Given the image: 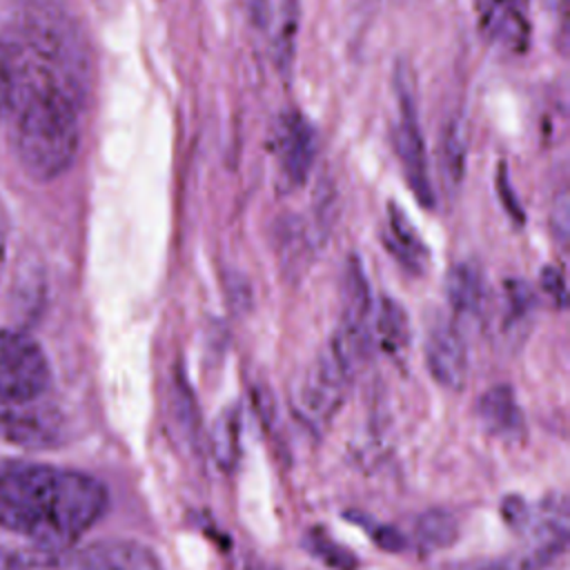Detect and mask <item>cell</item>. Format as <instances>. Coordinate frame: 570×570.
Returning a JSON list of instances; mask_svg holds the SVG:
<instances>
[{
	"label": "cell",
	"instance_id": "2",
	"mask_svg": "<svg viewBox=\"0 0 570 570\" xmlns=\"http://www.w3.org/2000/svg\"><path fill=\"white\" fill-rule=\"evenodd\" d=\"M65 470L27 459L0 461V528L45 554L71 546L62 523Z\"/></svg>",
	"mask_w": 570,
	"mask_h": 570
},
{
	"label": "cell",
	"instance_id": "30",
	"mask_svg": "<svg viewBox=\"0 0 570 570\" xmlns=\"http://www.w3.org/2000/svg\"><path fill=\"white\" fill-rule=\"evenodd\" d=\"M249 13H252V20L258 24V27H265V22L269 20V4L267 0H249Z\"/></svg>",
	"mask_w": 570,
	"mask_h": 570
},
{
	"label": "cell",
	"instance_id": "1",
	"mask_svg": "<svg viewBox=\"0 0 570 570\" xmlns=\"http://www.w3.org/2000/svg\"><path fill=\"white\" fill-rule=\"evenodd\" d=\"M87 98L58 82L20 85L9 111L13 149L22 169L38 183L60 178L73 165Z\"/></svg>",
	"mask_w": 570,
	"mask_h": 570
},
{
	"label": "cell",
	"instance_id": "5",
	"mask_svg": "<svg viewBox=\"0 0 570 570\" xmlns=\"http://www.w3.org/2000/svg\"><path fill=\"white\" fill-rule=\"evenodd\" d=\"M394 89H396V102H399V125L394 131V140H396L394 149H396L405 183L410 185L414 198L423 207H434V189L430 183L428 149H425V140L419 122L412 69L403 65L396 67Z\"/></svg>",
	"mask_w": 570,
	"mask_h": 570
},
{
	"label": "cell",
	"instance_id": "16",
	"mask_svg": "<svg viewBox=\"0 0 570 570\" xmlns=\"http://www.w3.org/2000/svg\"><path fill=\"white\" fill-rule=\"evenodd\" d=\"M459 537V521L452 512L434 508L425 510L414 523V546L421 557H432L450 548Z\"/></svg>",
	"mask_w": 570,
	"mask_h": 570
},
{
	"label": "cell",
	"instance_id": "7",
	"mask_svg": "<svg viewBox=\"0 0 570 570\" xmlns=\"http://www.w3.org/2000/svg\"><path fill=\"white\" fill-rule=\"evenodd\" d=\"M316 151L318 142L312 122L298 111L281 114L272 131V154L276 160L278 180L287 191L307 180Z\"/></svg>",
	"mask_w": 570,
	"mask_h": 570
},
{
	"label": "cell",
	"instance_id": "25",
	"mask_svg": "<svg viewBox=\"0 0 570 570\" xmlns=\"http://www.w3.org/2000/svg\"><path fill=\"white\" fill-rule=\"evenodd\" d=\"M497 194L505 207V212L512 216V220H517L519 225L523 223V207L519 205V198L514 196V189L510 185V178H508V169L505 165H501L497 169Z\"/></svg>",
	"mask_w": 570,
	"mask_h": 570
},
{
	"label": "cell",
	"instance_id": "17",
	"mask_svg": "<svg viewBox=\"0 0 570 570\" xmlns=\"http://www.w3.org/2000/svg\"><path fill=\"white\" fill-rule=\"evenodd\" d=\"M376 316L372 321V338L387 354H396L407 343V316L405 309L394 301L383 296L376 305Z\"/></svg>",
	"mask_w": 570,
	"mask_h": 570
},
{
	"label": "cell",
	"instance_id": "10",
	"mask_svg": "<svg viewBox=\"0 0 570 570\" xmlns=\"http://www.w3.org/2000/svg\"><path fill=\"white\" fill-rule=\"evenodd\" d=\"M40 401L0 403V436L20 448H49L58 443L62 434L60 419Z\"/></svg>",
	"mask_w": 570,
	"mask_h": 570
},
{
	"label": "cell",
	"instance_id": "31",
	"mask_svg": "<svg viewBox=\"0 0 570 570\" xmlns=\"http://www.w3.org/2000/svg\"><path fill=\"white\" fill-rule=\"evenodd\" d=\"M245 570H276L274 566L265 563V561H258V559H252L245 563Z\"/></svg>",
	"mask_w": 570,
	"mask_h": 570
},
{
	"label": "cell",
	"instance_id": "6",
	"mask_svg": "<svg viewBox=\"0 0 570 570\" xmlns=\"http://www.w3.org/2000/svg\"><path fill=\"white\" fill-rule=\"evenodd\" d=\"M352 370L336 356L332 347L318 354L301 374L294 387V410L298 419L314 432H323L338 412Z\"/></svg>",
	"mask_w": 570,
	"mask_h": 570
},
{
	"label": "cell",
	"instance_id": "32",
	"mask_svg": "<svg viewBox=\"0 0 570 570\" xmlns=\"http://www.w3.org/2000/svg\"><path fill=\"white\" fill-rule=\"evenodd\" d=\"M9 561H11V559H9V554L0 548V570H13Z\"/></svg>",
	"mask_w": 570,
	"mask_h": 570
},
{
	"label": "cell",
	"instance_id": "8",
	"mask_svg": "<svg viewBox=\"0 0 570 570\" xmlns=\"http://www.w3.org/2000/svg\"><path fill=\"white\" fill-rule=\"evenodd\" d=\"M425 365L430 376L445 390L459 392L468 379V350L461 332L452 321L436 318L423 341Z\"/></svg>",
	"mask_w": 570,
	"mask_h": 570
},
{
	"label": "cell",
	"instance_id": "11",
	"mask_svg": "<svg viewBox=\"0 0 570 570\" xmlns=\"http://www.w3.org/2000/svg\"><path fill=\"white\" fill-rule=\"evenodd\" d=\"M530 0H481L479 24L483 33L510 53H523L530 45Z\"/></svg>",
	"mask_w": 570,
	"mask_h": 570
},
{
	"label": "cell",
	"instance_id": "28",
	"mask_svg": "<svg viewBox=\"0 0 570 570\" xmlns=\"http://www.w3.org/2000/svg\"><path fill=\"white\" fill-rule=\"evenodd\" d=\"M552 232L557 234L559 243L563 245L568 238V200L566 194L559 196V203L552 207Z\"/></svg>",
	"mask_w": 570,
	"mask_h": 570
},
{
	"label": "cell",
	"instance_id": "26",
	"mask_svg": "<svg viewBox=\"0 0 570 570\" xmlns=\"http://www.w3.org/2000/svg\"><path fill=\"white\" fill-rule=\"evenodd\" d=\"M541 285L546 294L557 303V307H566V278L557 265H548L541 272Z\"/></svg>",
	"mask_w": 570,
	"mask_h": 570
},
{
	"label": "cell",
	"instance_id": "23",
	"mask_svg": "<svg viewBox=\"0 0 570 570\" xmlns=\"http://www.w3.org/2000/svg\"><path fill=\"white\" fill-rule=\"evenodd\" d=\"M434 570H541L537 563H532L523 552L499 557V559H470V561H454L439 566Z\"/></svg>",
	"mask_w": 570,
	"mask_h": 570
},
{
	"label": "cell",
	"instance_id": "19",
	"mask_svg": "<svg viewBox=\"0 0 570 570\" xmlns=\"http://www.w3.org/2000/svg\"><path fill=\"white\" fill-rule=\"evenodd\" d=\"M301 27V11L296 0H283L281 11L274 27L272 38V51H274V65L281 73H289L292 60L296 53V36Z\"/></svg>",
	"mask_w": 570,
	"mask_h": 570
},
{
	"label": "cell",
	"instance_id": "13",
	"mask_svg": "<svg viewBox=\"0 0 570 570\" xmlns=\"http://www.w3.org/2000/svg\"><path fill=\"white\" fill-rule=\"evenodd\" d=\"M387 249L412 272H423L425 261L430 256L423 238L405 216V212L396 205H387V234H385Z\"/></svg>",
	"mask_w": 570,
	"mask_h": 570
},
{
	"label": "cell",
	"instance_id": "20",
	"mask_svg": "<svg viewBox=\"0 0 570 570\" xmlns=\"http://www.w3.org/2000/svg\"><path fill=\"white\" fill-rule=\"evenodd\" d=\"M171 410H174V421H176L180 434L189 441L191 448L198 450V445H200V412H198L194 390L189 387V383L180 370H176V376L171 383Z\"/></svg>",
	"mask_w": 570,
	"mask_h": 570
},
{
	"label": "cell",
	"instance_id": "4",
	"mask_svg": "<svg viewBox=\"0 0 570 570\" xmlns=\"http://www.w3.org/2000/svg\"><path fill=\"white\" fill-rule=\"evenodd\" d=\"M51 385L42 345L22 330H0V403L40 401Z\"/></svg>",
	"mask_w": 570,
	"mask_h": 570
},
{
	"label": "cell",
	"instance_id": "24",
	"mask_svg": "<svg viewBox=\"0 0 570 570\" xmlns=\"http://www.w3.org/2000/svg\"><path fill=\"white\" fill-rule=\"evenodd\" d=\"M16 96V76H13V62L9 56V49L4 40L0 38V120L9 116L11 105Z\"/></svg>",
	"mask_w": 570,
	"mask_h": 570
},
{
	"label": "cell",
	"instance_id": "14",
	"mask_svg": "<svg viewBox=\"0 0 570 570\" xmlns=\"http://www.w3.org/2000/svg\"><path fill=\"white\" fill-rule=\"evenodd\" d=\"M436 163L443 183L450 189H456L465 178L468 163V140L459 118H450L441 125L436 142Z\"/></svg>",
	"mask_w": 570,
	"mask_h": 570
},
{
	"label": "cell",
	"instance_id": "15",
	"mask_svg": "<svg viewBox=\"0 0 570 570\" xmlns=\"http://www.w3.org/2000/svg\"><path fill=\"white\" fill-rule=\"evenodd\" d=\"M448 303L459 316H479L485 301V285L481 272L472 263H459L450 269L445 281Z\"/></svg>",
	"mask_w": 570,
	"mask_h": 570
},
{
	"label": "cell",
	"instance_id": "18",
	"mask_svg": "<svg viewBox=\"0 0 570 570\" xmlns=\"http://www.w3.org/2000/svg\"><path fill=\"white\" fill-rule=\"evenodd\" d=\"M212 456L216 465L232 472L240 456V410L238 405L225 407L214 421L212 430Z\"/></svg>",
	"mask_w": 570,
	"mask_h": 570
},
{
	"label": "cell",
	"instance_id": "29",
	"mask_svg": "<svg viewBox=\"0 0 570 570\" xmlns=\"http://www.w3.org/2000/svg\"><path fill=\"white\" fill-rule=\"evenodd\" d=\"M374 539L379 546H383L385 550H401L403 548V537L394 530V528H387V525H379L376 532H374Z\"/></svg>",
	"mask_w": 570,
	"mask_h": 570
},
{
	"label": "cell",
	"instance_id": "9",
	"mask_svg": "<svg viewBox=\"0 0 570 570\" xmlns=\"http://www.w3.org/2000/svg\"><path fill=\"white\" fill-rule=\"evenodd\" d=\"M528 546L523 554L546 570L568 546V505L563 497H548L539 508L530 510Z\"/></svg>",
	"mask_w": 570,
	"mask_h": 570
},
{
	"label": "cell",
	"instance_id": "22",
	"mask_svg": "<svg viewBox=\"0 0 570 570\" xmlns=\"http://www.w3.org/2000/svg\"><path fill=\"white\" fill-rule=\"evenodd\" d=\"M73 570H136V559L120 546H100L85 552Z\"/></svg>",
	"mask_w": 570,
	"mask_h": 570
},
{
	"label": "cell",
	"instance_id": "12",
	"mask_svg": "<svg viewBox=\"0 0 570 570\" xmlns=\"http://www.w3.org/2000/svg\"><path fill=\"white\" fill-rule=\"evenodd\" d=\"M479 419L481 425L501 439L523 436V414L517 403L512 387L494 385L479 399Z\"/></svg>",
	"mask_w": 570,
	"mask_h": 570
},
{
	"label": "cell",
	"instance_id": "27",
	"mask_svg": "<svg viewBox=\"0 0 570 570\" xmlns=\"http://www.w3.org/2000/svg\"><path fill=\"white\" fill-rule=\"evenodd\" d=\"M501 512H503V519L517 528V530H525L528 525V519H530V505L519 499V497H508L501 505Z\"/></svg>",
	"mask_w": 570,
	"mask_h": 570
},
{
	"label": "cell",
	"instance_id": "3",
	"mask_svg": "<svg viewBox=\"0 0 570 570\" xmlns=\"http://www.w3.org/2000/svg\"><path fill=\"white\" fill-rule=\"evenodd\" d=\"M2 38L24 60L91 89L89 40L80 18L65 0H20Z\"/></svg>",
	"mask_w": 570,
	"mask_h": 570
},
{
	"label": "cell",
	"instance_id": "21",
	"mask_svg": "<svg viewBox=\"0 0 570 570\" xmlns=\"http://www.w3.org/2000/svg\"><path fill=\"white\" fill-rule=\"evenodd\" d=\"M305 546L332 570H356V557L323 530H309L305 537Z\"/></svg>",
	"mask_w": 570,
	"mask_h": 570
}]
</instances>
